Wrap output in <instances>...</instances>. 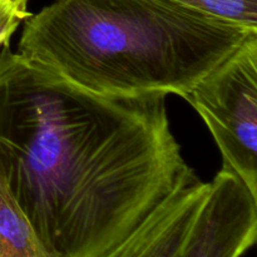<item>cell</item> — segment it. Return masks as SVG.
<instances>
[{"instance_id":"1","label":"cell","mask_w":257,"mask_h":257,"mask_svg":"<svg viewBox=\"0 0 257 257\" xmlns=\"http://www.w3.org/2000/svg\"><path fill=\"white\" fill-rule=\"evenodd\" d=\"M192 171L165 94L112 98L0 50V181L55 257H100Z\"/></svg>"},{"instance_id":"6","label":"cell","mask_w":257,"mask_h":257,"mask_svg":"<svg viewBox=\"0 0 257 257\" xmlns=\"http://www.w3.org/2000/svg\"><path fill=\"white\" fill-rule=\"evenodd\" d=\"M0 257H55L0 181Z\"/></svg>"},{"instance_id":"4","label":"cell","mask_w":257,"mask_h":257,"mask_svg":"<svg viewBox=\"0 0 257 257\" xmlns=\"http://www.w3.org/2000/svg\"><path fill=\"white\" fill-rule=\"evenodd\" d=\"M257 238V198L240 177L222 168L178 257H241Z\"/></svg>"},{"instance_id":"7","label":"cell","mask_w":257,"mask_h":257,"mask_svg":"<svg viewBox=\"0 0 257 257\" xmlns=\"http://www.w3.org/2000/svg\"><path fill=\"white\" fill-rule=\"evenodd\" d=\"M195 12L257 29V0H168Z\"/></svg>"},{"instance_id":"2","label":"cell","mask_w":257,"mask_h":257,"mask_svg":"<svg viewBox=\"0 0 257 257\" xmlns=\"http://www.w3.org/2000/svg\"><path fill=\"white\" fill-rule=\"evenodd\" d=\"M255 34L168 0H55L25 19L18 53L104 97L183 98Z\"/></svg>"},{"instance_id":"5","label":"cell","mask_w":257,"mask_h":257,"mask_svg":"<svg viewBox=\"0 0 257 257\" xmlns=\"http://www.w3.org/2000/svg\"><path fill=\"white\" fill-rule=\"evenodd\" d=\"M210 191L191 171L119 245L100 257H178Z\"/></svg>"},{"instance_id":"3","label":"cell","mask_w":257,"mask_h":257,"mask_svg":"<svg viewBox=\"0 0 257 257\" xmlns=\"http://www.w3.org/2000/svg\"><path fill=\"white\" fill-rule=\"evenodd\" d=\"M183 98L210 130L222 168L240 177L257 198V34Z\"/></svg>"}]
</instances>
